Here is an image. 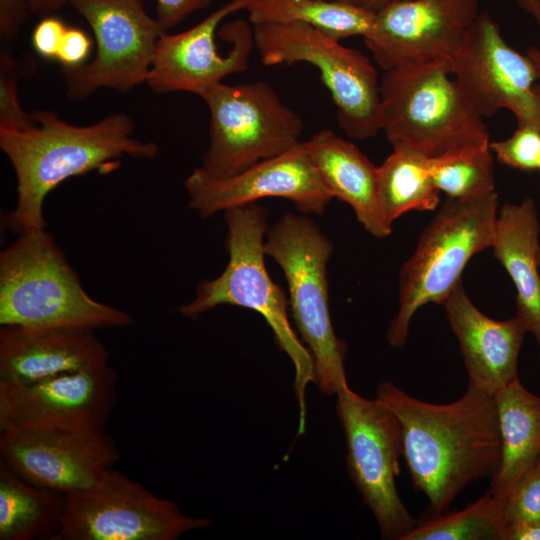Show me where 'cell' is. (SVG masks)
I'll list each match as a JSON object with an SVG mask.
<instances>
[{
	"mask_svg": "<svg viewBox=\"0 0 540 540\" xmlns=\"http://www.w3.org/2000/svg\"><path fill=\"white\" fill-rule=\"evenodd\" d=\"M504 516L507 526L540 522V458L506 497Z\"/></svg>",
	"mask_w": 540,
	"mask_h": 540,
	"instance_id": "4dcf8cb0",
	"label": "cell"
},
{
	"mask_svg": "<svg viewBox=\"0 0 540 540\" xmlns=\"http://www.w3.org/2000/svg\"><path fill=\"white\" fill-rule=\"evenodd\" d=\"M538 265H539V269H540V251L538 253Z\"/></svg>",
	"mask_w": 540,
	"mask_h": 540,
	"instance_id": "b9f144b4",
	"label": "cell"
},
{
	"mask_svg": "<svg viewBox=\"0 0 540 540\" xmlns=\"http://www.w3.org/2000/svg\"><path fill=\"white\" fill-rule=\"evenodd\" d=\"M200 97L210 114L209 145L199 168L222 178L298 145L302 117L263 80L239 84L223 81Z\"/></svg>",
	"mask_w": 540,
	"mask_h": 540,
	"instance_id": "ba28073f",
	"label": "cell"
},
{
	"mask_svg": "<svg viewBox=\"0 0 540 540\" xmlns=\"http://www.w3.org/2000/svg\"><path fill=\"white\" fill-rule=\"evenodd\" d=\"M184 186L189 208L202 218L263 198L287 199L302 214L321 215L332 199L303 141L228 177H212L197 167Z\"/></svg>",
	"mask_w": 540,
	"mask_h": 540,
	"instance_id": "e0dca14e",
	"label": "cell"
},
{
	"mask_svg": "<svg viewBox=\"0 0 540 540\" xmlns=\"http://www.w3.org/2000/svg\"><path fill=\"white\" fill-rule=\"evenodd\" d=\"M0 459L26 481L66 495L93 487L120 453L106 431L4 430Z\"/></svg>",
	"mask_w": 540,
	"mask_h": 540,
	"instance_id": "ac0fdd59",
	"label": "cell"
},
{
	"mask_svg": "<svg viewBox=\"0 0 540 540\" xmlns=\"http://www.w3.org/2000/svg\"><path fill=\"white\" fill-rule=\"evenodd\" d=\"M133 317L93 299L50 233L34 229L0 253V326L95 331Z\"/></svg>",
	"mask_w": 540,
	"mask_h": 540,
	"instance_id": "277c9868",
	"label": "cell"
},
{
	"mask_svg": "<svg viewBox=\"0 0 540 540\" xmlns=\"http://www.w3.org/2000/svg\"><path fill=\"white\" fill-rule=\"evenodd\" d=\"M375 399L401 425L403 457L414 487L428 499V515L445 512L467 485L498 470L501 441L493 396L468 384L459 399L435 404L385 381Z\"/></svg>",
	"mask_w": 540,
	"mask_h": 540,
	"instance_id": "6da1fadb",
	"label": "cell"
},
{
	"mask_svg": "<svg viewBox=\"0 0 540 540\" xmlns=\"http://www.w3.org/2000/svg\"><path fill=\"white\" fill-rule=\"evenodd\" d=\"M449 66L462 93L483 118L507 109L517 123L540 129L537 70L526 54L506 42L488 12H480L449 58Z\"/></svg>",
	"mask_w": 540,
	"mask_h": 540,
	"instance_id": "4fadbf2b",
	"label": "cell"
},
{
	"mask_svg": "<svg viewBox=\"0 0 540 540\" xmlns=\"http://www.w3.org/2000/svg\"><path fill=\"white\" fill-rule=\"evenodd\" d=\"M64 510V494L26 481L0 459V540H50Z\"/></svg>",
	"mask_w": 540,
	"mask_h": 540,
	"instance_id": "cb8c5ba5",
	"label": "cell"
},
{
	"mask_svg": "<svg viewBox=\"0 0 540 540\" xmlns=\"http://www.w3.org/2000/svg\"><path fill=\"white\" fill-rule=\"evenodd\" d=\"M333 1H341V2H348V3H354V4H360L362 0H333Z\"/></svg>",
	"mask_w": 540,
	"mask_h": 540,
	"instance_id": "60d3db41",
	"label": "cell"
},
{
	"mask_svg": "<svg viewBox=\"0 0 540 540\" xmlns=\"http://www.w3.org/2000/svg\"><path fill=\"white\" fill-rule=\"evenodd\" d=\"M336 396L349 477L372 512L382 538L402 540L418 521L396 486L403 456L401 425L381 402L363 398L350 387Z\"/></svg>",
	"mask_w": 540,
	"mask_h": 540,
	"instance_id": "8fae6325",
	"label": "cell"
},
{
	"mask_svg": "<svg viewBox=\"0 0 540 540\" xmlns=\"http://www.w3.org/2000/svg\"><path fill=\"white\" fill-rule=\"evenodd\" d=\"M442 305L458 339L469 385L493 396L518 378L527 330L516 315L506 320L486 316L470 300L462 280Z\"/></svg>",
	"mask_w": 540,
	"mask_h": 540,
	"instance_id": "d6986e66",
	"label": "cell"
},
{
	"mask_svg": "<svg viewBox=\"0 0 540 540\" xmlns=\"http://www.w3.org/2000/svg\"><path fill=\"white\" fill-rule=\"evenodd\" d=\"M223 213L228 263L219 276L202 280L196 287L195 297L177 311L190 320H197L221 305L243 307L260 314L272 329L279 349L293 364L299 407L298 434L301 435L306 424V389L308 384L316 382L314 361L289 320L288 297L271 279L265 265L267 210L255 202Z\"/></svg>",
	"mask_w": 540,
	"mask_h": 540,
	"instance_id": "3957f363",
	"label": "cell"
},
{
	"mask_svg": "<svg viewBox=\"0 0 540 540\" xmlns=\"http://www.w3.org/2000/svg\"><path fill=\"white\" fill-rule=\"evenodd\" d=\"M506 540H540V522L508 525Z\"/></svg>",
	"mask_w": 540,
	"mask_h": 540,
	"instance_id": "d590c367",
	"label": "cell"
},
{
	"mask_svg": "<svg viewBox=\"0 0 540 540\" xmlns=\"http://www.w3.org/2000/svg\"><path fill=\"white\" fill-rule=\"evenodd\" d=\"M34 125L0 129V148L16 177L15 208L5 216L15 234L46 228L44 202L65 180L98 170L114 169L123 157L153 159L155 142L134 137V122L113 113L96 123L74 125L50 110L31 113Z\"/></svg>",
	"mask_w": 540,
	"mask_h": 540,
	"instance_id": "7a4b0ae2",
	"label": "cell"
},
{
	"mask_svg": "<svg viewBox=\"0 0 540 540\" xmlns=\"http://www.w3.org/2000/svg\"><path fill=\"white\" fill-rule=\"evenodd\" d=\"M505 502L489 491L461 511L428 515L402 540H506Z\"/></svg>",
	"mask_w": 540,
	"mask_h": 540,
	"instance_id": "4316f807",
	"label": "cell"
},
{
	"mask_svg": "<svg viewBox=\"0 0 540 540\" xmlns=\"http://www.w3.org/2000/svg\"><path fill=\"white\" fill-rule=\"evenodd\" d=\"M247 12L251 25L300 22L337 41L368 36L375 19L360 4L333 0H255Z\"/></svg>",
	"mask_w": 540,
	"mask_h": 540,
	"instance_id": "484cf974",
	"label": "cell"
},
{
	"mask_svg": "<svg viewBox=\"0 0 540 540\" xmlns=\"http://www.w3.org/2000/svg\"><path fill=\"white\" fill-rule=\"evenodd\" d=\"M392 147L377 174L379 208L391 227L409 211L435 210L441 193L433 182L429 156L403 144Z\"/></svg>",
	"mask_w": 540,
	"mask_h": 540,
	"instance_id": "d4e9b609",
	"label": "cell"
},
{
	"mask_svg": "<svg viewBox=\"0 0 540 540\" xmlns=\"http://www.w3.org/2000/svg\"><path fill=\"white\" fill-rule=\"evenodd\" d=\"M91 40L88 35L76 27H68L63 37L56 60L62 68H74L83 65L91 52Z\"/></svg>",
	"mask_w": 540,
	"mask_h": 540,
	"instance_id": "d6a6232c",
	"label": "cell"
},
{
	"mask_svg": "<svg viewBox=\"0 0 540 540\" xmlns=\"http://www.w3.org/2000/svg\"><path fill=\"white\" fill-rule=\"evenodd\" d=\"M501 441V461L490 491L506 498L540 458V397L516 378L493 395Z\"/></svg>",
	"mask_w": 540,
	"mask_h": 540,
	"instance_id": "603a6c76",
	"label": "cell"
},
{
	"mask_svg": "<svg viewBox=\"0 0 540 540\" xmlns=\"http://www.w3.org/2000/svg\"><path fill=\"white\" fill-rule=\"evenodd\" d=\"M518 6L530 15L540 28V0H515Z\"/></svg>",
	"mask_w": 540,
	"mask_h": 540,
	"instance_id": "74e56055",
	"label": "cell"
},
{
	"mask_svg": "<svg viewBox=\"0 0 540 540\" xmlns=\"http://www.w3.org/2000/svg\"><path fill=\"white\" fill-rule=\"evenodd\" d=\"M303 144L332 198L348 204L372 236H389L392 227L385 223L378 203V167L354 143L328 129L316 132Z\"/></svg>",
	"mask_w": 540,
	"mask_h": 540,
	"instance_id": "44dd1931",
	"label": "cell"
},
{
	"mask_svg": "<svg viewBox=\"0 0 540 540\" xmlns=\"http://www.w3.org/2000/svg\"><path fill=\"white\" fill-rule=\"evenodd\" d=\"M255 0H230L193 27L158 40L147 86L155 93L188 92L201 95L227 76L247 70L253 48V27L243 20L227 23L219 34L230 46L221 52L216 35L222 21Z\"/></svg>",
	"mask_w": 540,
	"mask_h": 540,
	"instance_id": "9a60e30c",
	"label": "cell"
},
{
	"mask_svg": "<svg viewBox=\"0 0 540 540\" xmlns=\"http://www.w3.org/2000/svg\"><path fill=\"white\" fill-rule=\"evenodd\" d=\"M109 364L94 331L0 326V382L27 383Z\"/></svg>",
	"mask_w": 540,
	"mask_h": 540,
	"instance_id": "ffe728a7",
	"label": "cell"
},
{
	"mask_svg": "<svg viewBox=\"0 0 540 540\" xmlns=\"http://www.w3.org/2000/svg\"><path fill=\"white\" fill-rule=\"evenodd\" d=\"M490 149L501 164L522 171H534L539 166L540 129L528 123H517L510 137L490 142Z\"/></svg>",
	"mask_w": 540,
	"mask_h": 540,
	"instance_id": "f546056e",
	"label": "cell"
},
{
	"mask_svg": "<svg viewBox=\"0 0 540 540\" xmlns=\"http://www.w3.org/2000/svg\"><path fill=\"white\" fill-rule=\"evenodd\" d=\"M67 26L56 17H45L32 33V45L41 57L55 59L58 55Z\"/></svg>",
	"mask_w": 540,
	"mask_h": 540,
	"instance_id": "1f68e13d",
	"label": "cell"
},
{
	"mask_svg": "<svg viewBox=\"0 0 540 540\" xmlns=\"http://www.w3.org/2000/svg\"><path fill=\"white\" fill-rule=\"evenodd\" d=\"M538 169L540 170V159H539V166H538Z\"/></svg>",
	"mask_w": 540,
	"mask_h": 540,
	"instance_id": "7bdbcfd3",
	"label": "cell"
},
{
	"mask_svg": "<svg viewBox=\"0 0 540 540\" xmlns=\"http://www.w3.org/2000/svg\"><path fill=\"white\" fill-rule=\"evenodd\" d=\"M498 210L496 191L466 199L447 197L400 269L398 310L386 334L392 347L405 345L417 310L428 303L442 305L462 280L469 260L492 247Z\"/></svg>",
	"mask_w": 540,
	"mask_h": 540,
	"instance_id": "5b68a950",
	"label": "cell"
},
{
	"mask_svg": "<svg viewBox=\"0 0 540 540\" xmlns=\"http://www.w3.org/2000/svg\"><path fill=\"white\" fill-rule=\"evenodd\" d=\"M212 526L111 468L91 488L65 495L61 526L50 540H176Z\"/></svg>",
	"mask_w": 540,
	"mask_h": 540,
	"instance_id": "30bf717a",
	"label": "cell"
},
{
	"mask_svg": "<svg viewBox=\"0 0 540 540\" xmlns=\"http://www.w3.org/2000/svg\"><path fill=\"white\" fill-rule=\"evenodd\" d=\"M264 65L305 62L315 66L336 107L339 127L351 140L380 132V79L368 56L300 23L252 25Z\"/></svg>",
	"mask_w": 540,
	"mask_h": 540,
	"instance_id": "9c48e42d",
	"label": "cell"
},
{
	"mask_svg": "<svg viewBox=\"0 0 540 540\" xmlns=\"http://www.w3.org/2000/svg\"><path fill=\"white\" fill-rule=\"evenodd\" d=\"M479 14V0L393 1L375 11L363 39L383 71L449 59Z\"/></svg>",
	"mask_w": 540,
	"mask_h": 540,
	"instance_id": "2e32d148",
	"label": "cell"
},
{
	"mask_svg": "<svg viewBox=\"0 0 540 540\" xmlns=\"http://www.w3.org/2000/svg\"><path fill=\"white\" fill-rule=\"evenodd\" d=\"M110 364L27 382H0V431H106L118 401Z\"/></svg>",
	"mask_w": 540,
	"mask_h": 540,
	"instance_id": "5bb4252c",
	"label": "cell"
},
{
	"mask_svg": "<svg viewBox=\"0 0 540 540\" xmlns=\"http://www.w3.org/2000/svg\"><path fill=\"white\" fill-rule=\"evenodd\" d=\"M157 21L168 31L182 22L187 16L207 7L212 0H155Z\"/></svg>",
	"mask_w": 540,
	"mask_h": 540,
	"instance_id": "e575fe53",
	"label": "cell"
},
{
	"mask_svg": "<svg viewBox=\"0 0 540 540\" xmlns=\"http://www.w3.org/2000/svg\"><path fill=\"white\" fill-rule=\"evenodd\" d=\"M264 248L280 266L297 333L312 355L320 391L337 395L349 388L347 344L335 334L329 308L327 263L333 243L307 215L285 213L269 226Z\"/></svg>",
	"mask_w": 540,
	"mask_h": 540,
	"instance_id": "52a82bcc",
	"label": "cell"
},
{
	"mask_svg": "<svg viewBox=\"0 0 540 540\" xmlns=\"http://www.w3.org/2000/svg\"><path fill=\"white\" fill-rule=\"evenodd\" d=\"M93 31L96 51L81 66L62 68L66 94L83 100L98 89L129 90L147 82L158 40L166 32L141 0H70Z\"/></svg>",
	"mask_w": 540,
	"mask_h": 540,
	"instance_id": "7c38bea8",
	"label": "cell"
},
{
	"mask_svg": "<svg viewBox=\"0 0 540 540\" xmlns=\"http://www.w3.org/2000/svg\"><path fill=\"white\" fill-rule=\"evenodd\" d=\"M30 9L29 0H0V36L4 44L14 41L26 22Z\"/></svg>",
	"mask_w": 540,
	"mask_h": 540,
	"instance_id": "836d02e7",
	"label": "cell"
},
{
	"mask_svg": "<svg viewBox=\"0 0 540 540\" xmlns=\"http://www.w3.org/2000/svg\"><path fill=\"white\" fill-rule=\"evenodd\" d=\"M393 1L399 0H362L361 5L370 10L376 11L381 6Z\"/></svg>",
	"mask_w": 540,
	"mask_h": 540,
	"instance_id": "ab89813d",
	"label": "cell"
},
{
	"mask_svg": "<svg viewBox=\"0 0 540 540\" xmlns=\"http://www.w3.org/2000/svg\"><path fill=\"white\" fill-rule=\"evenodd\" d=\"M29 3L32 13L48 15L64 5L69 4L70 0H29Z\"/></svg>",
	"mask_w": 540,
	"mask_h": 540,
	"instance_id": "8d00e7d4",
	"label": "cell"
},
{
	"mask_svg": "<svg viewBox=\"0 0 540 540\" xmlns=\"http://www.w3.org/2000/svg\"><path fill=\"white\" fill-rule=\"evenodd\" d=\"M525 54L529 57V59L532 61V63L534 64L537 70L538 77H539L537 88L540 91V48L535 47V46H529L526 49Z\"/></svg>",
	"mask_w": 540,
	"mask_h": 540,
	"instance_id": "f35d334b",
	"label": "cell"
},
{
	"mask_svg": "<svg viewBox=\"0 0 540 540\" xmlns=\"http://www.w3.org/2000/svg\"><path fill=\"white\" fill-rule=\"evenodd\" d=\"M540 225L534 200L505 203L498 210L493 255L516 288V316L540 348ZM540 357V354H539Z\"/></svg>",
	"mask_w": 540,
	"mask_h": 540,
	"instance_id": "7402d4cb",
	"label": "cell"
},
{
	"mask_svg": "<svg viewBox=\"0 0 540 540\" xmlns=\"http://www.w3.org/2000/svg\"><path fill=\"white\" fill-rule=\"evenodd\" d=\"M430 167L436 188L449 198H473L495 191L490 141L430 157Z\"/></svg>",
	"mask_w": 540,
	"mask_h": 540,
	"instance_id": "83f0119b",
	"label": "cell"
},
{
	"mask_svg": "<svg viewBox=\"0 0 540 540\" xmlns=\"http://www.w3.org/2000/svg\"><path fill=\"white\" fill-rule=\"evenodd\" d=\"M31 58L20 59L6 47L0 52V129H25L34 125L32 114L22 107L18 94L21 77L34 72Z\"/></svg>",
	"mask_w": 540,
	"mask_h": 540,
	"instance_id": "f1b7e54d",
	"label": "cell"
},
{
	"mask_svg": "<svg viewBox=\"0 0 540 540\" xmlns=\"http://www.w3.org/2000/svg\"><path fill=\"white\" fill-rule=\"evenodd\" d=\"M449 59L406 64L380 79V130L429 157L490 141L484 118L451 78Z\"/></svg>",
	"mask_w": 540,
	"mask_h": 540,
	"instance_id": "8992f818",
	"label": "cell"
}]
</instances>
